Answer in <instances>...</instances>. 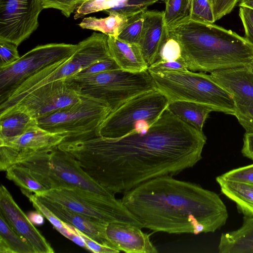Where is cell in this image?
<instances>
[{
  "label": "cell",
  "mask_w": 253,
  "mask_h": 253,
  "mask_svg": "<svg viewBox=\"0 0 253 253\" xmlns=\"http://www.w3.org/2000/svg\"><path fill=\"white\" fill-rule=\"evenodd\" d=\"M73 105L38 119V126L48 131L74 138L95 132L111 112L103 101L86 95Z\"/></svg>",
  "instance_id": "8fae6325"
},
{
  "label": "cell",
  "mask_w": 253,
  "mask_h": 253,
  "mask_svg": "<svg viewBox=\"0 0 253 253\" xmlns=\"http://www.w3.org/2000/svg\"><path fill=\"white\" fill-rule=\"evenodd\" d=\"M188 70L186 63L182 57L175 60L155 63L148 68L150 73H154L170 71H185Z\"/></svg>",
  "instance_id": "ab89813d"
},
{
  "label": "cell",
  "mask_w": 253,
  "mask_h": 253,
  "mask_svg": "<svg viewBox=\"0 0 253 253\" xmlns=\"http://www.w3.org/2000/svg\"><path fill=\"white\" fill-rule=\"evenodd\" d=\"M66 80L81 94L103 101L111 112L133 97L157 88L148 70L130 72L119 69Z\"/></svg>",
  "instance_id": "8992f818"
},
{
  "label": "cell",
  "mask_w": 253,
  "mask_h": 253,
  "mask_svg": "<svg viewBox=\"0 0 253 253\" xmlns=\"http://www.w3.org/2000/svg\"><path fill=\"white\" fill-rule=\"evenodd\" d=\"M5 171L6 178L19 186L20 189L29 191L35 194H40L46 190L23 167L15 164L9 167Z\"/></svg>",
  "instance_id": "83f0119b"
},
{
  "label": "cell",
  "mask_w": 253,
  "mask_h": 253,
  "mask_svg": "<svg viewBox=\"0 0 253 253\" xmlns=\"http://www.w3.org/2000/svg\"><path fill=\"white\" fill-rule=\"evenodd\" d=\"M17 164L27 169L46 190L77 188L114 195L94 181L73 156L57 146L39 151Z\"/></svg>",
  "instance_id": "277c9868"
},
{
  "label": "cell",
  "mask_w": 253,
  "mask_h": 253,
  "mask_svg": "<svg viewBox=\"0 0 253 253\" xmlns=\"http://www.w3.org/2000/svg\"><path fill=\"white\" fill-rule=\"evenodd\" d=\"M75 229L77 233L84 239L87 246V250L95 253H118L120 252L118 250L109 246L99 243L93 240L76 228H75Z\"/></svg>",
  "instance_id": "b9f144b4"
},
{
  "label": "cell",
  "mask_w": 253,
  "mask_h": 253,
  "mask_svg": "<svg viewBox=\"0 0 253 253\" xmlns=\"http://www.w3.org/2000/svg\"><path fill=\"white\" fill-rule=\"evenodd\" d=\"M168 37L164 12L146 10L138 45L148 67L156 62Z\"/></svg>",
  "instance_id": "e0dca14e"
},
{
  "label": "cell",
  "mask_w": 253,
  "mask_h": 253,
  "mask_svg": "<svg viewBox=\"0 0 253 253\" xmlns=\"http://www.w3.org/2000/svg\"><path fill=\"white\" fill-rule=\"evenodd\" d=\"M21 190L28 198L36 211L45 217L59 232L78 245L87 249L84 239L77 233L72 225L58 218L37 198L34 193L23 189Z\"/></svg>",
  "instance_id": "d4e9b609"
},
{
  "label": "cell",
  "mask_w": 253,
  "mask_h": 253,
  "mask_svg": "<svg viewBox=\"0 0 253 253\" xmlns=\"http://www.w3.org/2000/svg\"><path fill=\"white\" fill-rule=\"evenodd\" d=\"M107 42L110 55L120 69L130 72L148 70L138 44L129 43L113 36H108Z\"/></svg>",
  "instance_id": "ffe728a7"
},
{
  "label": "cell",
  "mask_w": 253,
  "mask_h": 253,
  "mask_svg": "<svg viewBox=\"0 0 253 253\" xmlns=\"http://www.w3.org/2000/svg\"><path fill=\"white\" fill-rule=\"evenodd\" d=\"M77 44L52 43L36 46L13 63L0 68V104L24 82L42 71L63 62L75 51Z\"/></svg>",
  "instance_id": "30bf717a"
},
{
  "label": "cell",
  "mask_w": 253,
  "mask_h": 253,
  "mask_svg": "<svg viewBox=\"0 0 253 253\" xmlns=\"http://www.w3.org/2000/svg\"><path fill=\"white\" fill-rule=\"evenodd\" d=\"M240 0H216L213 7L215 21L230 13Z\"/></svg>",
  "instance_id": "60d3db41"
},
{
  "label": "cell",
  "mask_w": 253,
  "mask_h": 253,
  "mask_svg": "<svg viewBox=\"0 0 253 253\" xmlns=\"http://www.w3.org/2000/svg\"><path fill=\"white\" fill-rule=\"evenodd\" d=\"M30 218L29 219L33 223H34L36 224H41L43 222V216L37 211V213H31L30 214Z\"/></svg>",
  "instance_id": "f6af8a7d"
},
{
  "label": "cell",
  "mask_w": 253,
  "mask_h": 253,
  "mask_svg": "<svg viewBox=\"0 0 253 253\" xmlns=\"http://www.w3.org/2000/svg\"><path fill=\"white\" fill-rule=\"evenodd\" d=\"M221 192L236 205L245 216H253V184L227 180L217 176Z\"/></svg>",
  "instance_id": "cb8c5ba5"
},
{
  "label": "cell",
  "mask_w": 253,
  "mask_h": 253,
  "mask_svg": "<svg viewBox=\"0 0 253 253\" xmlns=\"http://www.w3.org/2000/svg\"><path fill=\"white\" fill-rule=\"evenodd\" d=\"M241 153L244 157L253 161V133H245Z\"/></svg>",
  "instance_id": "7bdbcfd3"
},
{
  "label": "cell",
  "mask_w": 253,
  "mask_h": 253,
  "mask_svg": "<svg viewBox=\"0 0 253 253\" xmlns=\"http://www.w3.org/2000/svg\"><path fill=\"white\" fill-rule=\"evenodd\" d=\"M179 43L188 70L211 73L253 63V47L246 39L214 23L191 19L169 29Z\"/></svg>",
  "instance_id": "3957f363"
},
{
  "label": "cell",
  "mask_w": 253,
  "mask_h": 253,
  "mask_svg": "<svg viewBox=\"0 0 253 253\" xmlns=\"http://www.w3.org/2000/svg\"><path fill=\"white\" fill-rule=\"evenodd\" d=\"M150 73L157 88L167 96L169 102L191 101L208 105L215 112L235 115L233 98L210 74L189 70Z\"/></svg>",
  "instance_id": "5b68a950"
},
{
  "label": "cell",
  "mask_w": 253,
  "mask_h": 253,
  "mask_svg": "<svg viewBox=\"0 0 253 253\" xmlns=\"http://www.w3.org/2000/svg\"><path fill=\"white\" fill-rule=\"evenodd\" d=\"M167 108L182 122L201 131L209 114L214 111L208 105L182 100L169 102Z\"/></svg>",
  "instance_id": "603a6c76"
},
{
  "label": "cell",
  "mask_w": 253,
  "mask_h": 253,
  "mask_svg": "<svg viewBox=\"0 0 253 253\" xmlns=\"http://www.w3.org/2000/svg\"><path fill=\"white\" fill-rule=\"evenodd\" d=\"M239 7L240 18L245 19L253 27V10L245 7Z\"/></svg>",
  "instance_id": "ee69618b"
},
{
  "label": "cell",
  "mask_w": 253,
  "mask_h": 253,
  "mask_svg": "<svg viewBox=\"0 0 253 253\" xmlns=\"http://www.w3.org/2000/svg\"><path fill=\"white\" fill-rule=\"evenodd\" d=\"M16 44L0 39V68L8 66L20 58Z\"/></svg>",
  "instance_id": "f35d334b"
},
{
  "label": "cell",
  "mask_w": 253,
  "mask_h": 253,
  "mask_svg": "<svg viewBox=\"0 0 253 253\" xmlns=\"http://www.w3.org/2000/svg\"><path fill=\"white\" fill-rule=\"evenodd\" d=\"M160 1H162L164 2H165V0H160Z\"/></svg>",
  "instance_id": "f907efd6"
},
{
  "label": "cell",
  "mask_w": 253,
  "mask_h": 253,
  "mask_svg": "<svg viewBox=\"0 0 253 253\" xmlns=\"http://www.w3.org/2000/svg\"><path fill=\"white\" fill-rule=\"evenodd\" d=\"M207 137L168 108L151 126L118 138L90 133L58 147L73 156L97 183L115 195L150 179L175 175L202 158Z\"/></svg>",
  "instance_id": "6da1fadb"
},
{
  "label": "cell",
  "mask_w": 253,
  "mask_h": 253,
  "mask_svg": "<svg viewBox=\"0 0 253 253\" xmlns=\"http://www.w3.org/2000/svg\"><path fill=\"white\" fill-rule=\"evenodd\" d=\"M35 196L61 221L72 225L93 240L111 247L105 236L107 223L73 211L43 196Z\"/></svg>",
  "instance_id": "ac0fdd59"
},
{
  "label": "cell",
  "mask_w": 253,
  "mask_h": 253,
  "mask_svg": "<svg viewBox=\"0 0 253 253\" xmlns=\"http://www.w3.org/2000/svg\"><path fill=\"white\" fill-rule=\"evenodd\" d=\"M67 137L37 126L18 136L0 140V169L5 171L39 151L57 146Z\"/></svg>",
  "instance_id": "5bb4252c"
},
{
  "label": "cell",
  "mask_w": 253,
  "mask_h": 253,
  "mask_svg": "<svg viewBox=\"0 0 253 253\" xmlns=\"http://www.w3.org/2000/svg\"><path fill=\"white\" fill-rule=\"evenodd\" d=\"M145 11L127 17L126 23L117 38L129 43L138 45L143 28Z\"/></svg>",
  "instance_id": "f546056e"
},
{
  "label": "cell",
  "mask_w": 253,
  "mask_h": 253,
  "mask_svg": "<svg viewBox=\"0 0 253 253\" xmlns=\"http://www.w3.org/2000/svg\"><path fill=\"white\" fill-rule=\"evenodd\" d=\"M121 201L143 228L154 232L213 233L228 217L226 207L216 193L171 175L140 184L124 193Z\"/></svg>",
  "instance_id": "7a4b0ae2"
},
{
  "label": "cell",
  "mask_w": 253,
  "mask_h": 253,
  "mask_svg": "<svg viewBox=\"0 0 253 253\" xmlns=\"http://www.w3.org/2000/svg\"><path fill=\"white\" fill-rule=\"evenodd\" d=\"M102 222H122L142 228L121 200L80 188H58L35 194Z\"/></svg>",
  "instance_id": "9c48e42d"
},
{
  "label": "cell",
  "mask_w": 253,
  "mask_h": 253,
  "mask_svg": "<svg viewBox=\"0 0 253 253\" xmlns=\"http://www.w3.org/2000/svg\"><path fill=\"white\" fill-rule=\"evenodd\" d=\"M210 0V2H211V4L212 5V8H213V6H214L215 2H216V0Z\"/></svg>",
  "instance_id": "c3c4849f"
},
{
  "label": "cell",
  "mask_w": 253,
  "mask_h": 253,
  "mask_svg": "<svg viewBox=\"0 0 253 253\" xmlns=\"http://www.w3.org/2000/svg\"><path fill=\"white\" fill-rule=\"evenodd\" d=\"M82 97L71 83L66 79L58 80L33 90L0 114L18 107L38 120L80 101Z\"/></svg>",
  "instance_id": "7c38bea8"
},
{
  "label": "cell",
  "mask_w": 253,
  "mask_h": 253,
  "mask_svg": "<svg viewBox=\"0 0 253 253\" xmlns=\"http://www.w3.org/2000/svg\"><path fill=\"white\" fill-rule=\"evenodd\" d=\"M250 66H251V68L252 70V71H253V63L252 64H251Z\"/></svg>",
  "instance_id": "681fc988"
},
{
  "label": "cell",
  "mask_w": 253,
  "mask_h": 253,
  "mask_svg": "<svg viewBox=\"0 0 253 253\" xmlns=\"http://www.w3.org/2000/svg\"><path fill=\"white\" fill-rule=\"evenodd\" d=\"M107 40L106 35L94 32L79 42L75 51L67 60L42 71L21 84L8 98L0 104V113L39 86L70 78L93 63L111 57Z\"/></svg>",
  "instance_id": "52a82bcc"
},
{
  "label": "cell",
  "mask_w": 253,
  "mask_h": 253,
  "mask_svg": "<svg viewBox=\"0 0 253 253\" xmlns=\"http://www.w3.org/2000/svg\"><path fill=\"white\" fill-rule=\"evenodd\" d=\"M181 57L182 51L179 43L169 35V37L155 63L175 60Z\"/></svg>",
  "instance_id": "d590c367"
},
{
  "label": "cell",
  "mask_w": 253,
  "mask_h": 253,
  "mask_svg": "<svg viewBox=\"0 0 253 253\" xmlns=\"http://www.w3.org/2000/svg\"><path fill=\"white\" fill-rule=\"evenodd\" d=\"M86 0H40L43 9L54 8L60 10L66 17L76 10L78 6Z\"/></svg>",
  "instance_id": "8d00e7d4"
},
{
  "label": "cell",
  "mask_w": 253,
  "mask_h": 253,
  "mask_svg": "<svg viewBox=\"0 0 253 253\" xmlns=\"http://www.w3.org/2000/svg\"><path fill=\"white\" fill-rule=\"evenodd\" d=\"M0 253H36L33 247L11 227L0 213Z\"/></svg>",
  "instance_id": "4316f807"
},
{
  "label": "cell",
  "mask_w": 253,
  "mask_h": 253,
  "mask_svg": "<svg viewBox=\"0 0 253 253\" xmlns=\"http://www.w3.org/2000/svg\"><path fill=\"white\" fill-rule=\"evenodd\" d=\"M234 116L246 133H253V101L235 103Z\"/></svg>",
  "instance_id": "836d02e7"
},
{
  "label": "cell",
  "mask_w": 253,
  "mask_h": 253,
  "mask_svg": "<svg viewBox=\"0 0 253 253\" xmlns=\"http://www.w3.org/2000/svg\"><path fill=\"white\" fill-rule=\"evenodd\" d=\"M160 0H124L119 4L104 11L114 12L128 17L147 10L148 6Z\"/></svg>",
  "instance_id": "1f68e13d"
},
{
  "label": "cell",
  "mask_w": 253,
  "mask_h": 253,
  "mask_svg": "<svg viewBox=\"0 0 253 253\" xmlns=\"http://www.w3.org/2000/svg\"><path fill=\"white\" fill-rule=\"evenodd\" d=\"M190 19L206 23L215 22L213 8L209 0H190Z\"/></svg>",
  "instance_id": "d6a6232c"
},
{
  "label": "cell",
  "mask_w": 253,
  "mask_h": 253,
  "mask_svg": "<svg viewBox=\"0 0 253 253\" xmlns=\"http://www.w3.org/2000/svg\"><path fill=\"white\" fill-rule=\"evenodd\" d=\"M124 0H86L75 10V19L100 11H105L118 5Z\"/></svg>",
  "instance_id": "4dcf8cb0"
},
{
  "label": "cell",
  "mask_w": 253,
  "mask_h": 253,
  "mask_svg": "<svg viewBox=\"0 0 253 253\" xmlns=\"http://www.w3.org/2000/svg\"><path fill=\"white\" fill-rule=\"evenodd\" d=\"M238 6L253 10V0H240L238 2Z\"/></svg>",
  "instance_id": "bcb514c9"
},
{
  "label": "cell",
  "mask_w": 253,
  "mask_h": 253,
  "mask_svg": "<svg viewBox=\"0 0 253 253\" xmlns=\"http://www.w3.org/2000/svg\"><path fill=\"white\" fill-rule=\"evenodd\" d=\"M40 0H0V39L18 46L37 29Z\"/></svg>",
  "instance_id": "4fadbf2b"
},
{
  "label": "cell",
  "mask_w": 253,
  "mask_h": 253,
  "mask_svg": "<svg viewBox=\"0 0 253 253\" xmlns=\"http://www.w3.org/2000/svg\"><path fill=\"white\" fill-rule=\"evenodd\" d=\"M219 177L224 180L253 184V164L232 169Z\"/></svg>",
  "instance_id": "74e56055"
},
{
  "label": "cell",
  "mask_w": 253,
  "mask_h": 253,
  "mask_svg": "<svg viewBox=\"0 0 253 253\" xmlns=\"http://www.w3.org/2000/svg\"><path fill=\"white\" fill-rule=\"evenodd\" d=\"M210 75L231 95L234 103L253 101V72L250 66L218 70Z\"/></svg>",
  "instance_id": "d6986e66"
},
{
  "label": "cell",
  "mask_w": 253,
  "mask_h": 253,
  "mask_svg": "<svg viewBox=\"0 0 253 253\" xmlns=\"http://www.w3.org/2000/svg\"><path fill=\"white\" fill-rule=\"evenodd\" d=\"M37 126V119L26 111L12 108L0 114V140L18 136Z\"/></svg>",
  "instance_id": "7402d4cb"
},
{
  "label": "cell",
  "mask_w": 253,
  "mask_h": 253,
  "mask_svg": "<svg viewBox=\"0 0 253 253\" xmlns=\"http://www.w3.org/2000/svg\"><path fill=\"white\" fill-rule=\"evenodd\" d=\"M169 101L157 88L136 96L111 112L95 134L118 138L134 130L148 127L167 109Z\"/></svg>",
  "instance_id": "ba28073f"
},
{
  "label": "cell",
  "mask_w": 253,
  "mask_h": 253,
  "mask_svg": "<svg viewBox=\"0 0 253 253\" xmlns=\"http://www.w3.org/2000/svg\"><path fill=\"white\" fill-rule=\"evenodd\" d=\"M220 253H253V216H243V224L236 230L221 234Z\"/></svg>",
  "instance_id": "44dd1931"
},
{
  "label": "cell",
  "mask_w": 253,
  "mask_h": 253,
  "mask_svg": "<svg viewBox=\"0 0 253 253\" xmlns=\"http://www.w3.org/2000/svg\"><path fill=\"white\" fill-rule=\"evenodd\" d=\"M107 13L109 16L105 18L85 17L79 25L84 29L99 31L108 36L117 38L126 23L127 17L114 12Z\"/></svg>",
  "instance_id": "484cf974"
},
{
  "label": "cell",
  "mask_w": 253,
  "mask_h": 253,
  "mask_svg": "<svg viewBox=\"0 0 253 253\" xmlns=\"http://www.w3.org/2000/svg\"><path fill=\"white\" fill-rule=\"evenodd\" d=\"M164 20L168 30L190 19V0H165Z\"/></svg>",
  "instance_id": "f1b7e54d"
},
{
  "label": "cell",
  "mask_w": 253,
  "mask_h": 253,
  "mask_svg": "<svg viewBox=\"0 0 253 253\" xmlns=\"http://www.w3.org/2000/svg\"><path fill=\"white\" fill-rule=\"evenodd\" d=\"M0 213L11 227L33 247L36 253L54 252L2 185L0 188Z\"/></svg>",
  "instance_id": "9a60e30c"
},
{
  "label": "cell",
  "mask_w": 253,
  "mask_h": 253,
  "mask_svg": "<svg viewBox=\"0 0 253 253\" xmlns=\"http://www.w3.org/2000/svg\"><path fill=\"white\" fill-rule=\"evenodd\" d=\"M247 39L252 44L253 47V31L249 33L247 36Z\"/></svg>",
  "instance_id": "7dc6e473"
},
{
  "label": "cell",
  "mask_w": 253,
  "mask_h": 253,
  "mask_svg": "<svg viewBox=\"0 0 253 253\" xmlns=\"http://www.w3.org/2000/svg\"><path fill=\"white\" fill-rule=\"evenodd\" d=\"M119 69H120V68L116 61L111 57L93 63L72 77H87L103 72Z\"/></svg>",
  "instance_id": "e575fe53"
},
{
  "label": "cell",
  "mask_w": 253,
  "mask_h": 253,
  "mask_svg": "<svg viewBox=\"0 0 253 253\" xmlns=\"http://www.w3.org/2000/svg\"><path fill=\"white\" fill-rule=\"evenodd\" d=\"M105 236L109 245L127 253H156L157 249L150 236L141 228L128 223L109 222L105 228Z\"/></svg>",
  "instance_id": "2e32d148"
}]
</instances>
